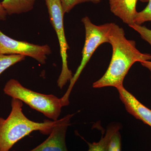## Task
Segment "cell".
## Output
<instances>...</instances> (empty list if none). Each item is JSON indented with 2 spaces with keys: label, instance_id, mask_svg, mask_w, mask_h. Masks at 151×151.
Masks as SVG:
<instances>
[{
  "label": "cell",
  "instance_id": "obj_2",
  "mask_svg": "<svg viewBox=\"0 0 151 151\" xmlns=\"http://www.w3.org/2000/svg\"><path fill=\"white\" fill-rule=\"evenodd\" d=\"M12 111L6 119L0 117V151H9L14 145L34 131L49 135L58 120L38 123L28 119L22 112V102L12 98Z\"/></svg>",
  "mask_w": 151,
  "mask_h": 151
},
{
  "label": "cell",
  "instance_id": "obj_8",
  "mask_svg": "<svg viewBox=\"0 0 151 151\" xmlns=\"http://www.w3.org/2000/svg\"><path fill=\"white\" fill-rule=\"evenodd\" d=\"M121 100L128 113L151 127V110L141 103L124 86L117 88Z\"/></svg>",
  "mask_w": 151,
  "mask_h": 151
},
{
  "label": "cell",
  "instance_id": "obj_9",
  "mask_svg": "<svg viewBox=\"0 0 151 151\" xmlns=\"http://www.w3.org/2000/svg\"><path fill=\"white\" fill-rule=\"evenodd\" d=\"M110 10L116 16L128 25L134 24L138 12L136 5L138 0H109Z\"/></svg>",
  "mask_w": 151,
  "mask_h": 151
},
{
  "label": "cell",
  "instance_id": "obj_18",
  "mask_svg": "<svg viewBox=\"0 0 151 151\" xmlns=\"http://www.w3.org/2000/svg\"><path fill=\"white\" fill-rule=\"evenodd\" d=\"M141 65L144 66V67L148 69L151 72V61H145L140 63Z\"/></svg>",
  "mask_w": 151,
  "mask_h": 151
},
{
  "label": "cell",
  "instance_id": "obj_19",
  "mask_svg": "<svg viewBox=\"0 0 151 151\" xmlns=\"http://www.w3.org/2000/svg\"><path fill=\"white\" fill-rule=\"evenodd\" d=\"M140 1L142 2L145 3V2H147L149 1V0H139Z\"/></svg>",
  "mask_w": 151,
  "mask_h": 151
},
{
  "label": "cell",
  "instance_id": "obj_1",
  "mask_svg": "<svg viewBox=\"0 0 151 151\" xmlns=\"http://www.w3.org/2000/svg\"><path fill=\"white\" fill-rule=\"evenodd\" d=\"M109 39L113 48L111 62L104 75L93 83L94 88L124 86V78L135 63L151 60V54L139 51L136 42L127 39L123 28L114 23H112Z\"/></svg>",
  "mask_w": 151,
  "mask_h": 151
},
{
  "label": "cell",
  "instance_id": "obj_10",
  "mask_svg": "<svg viewBox=\"0 0 151 151\" xmlns=\"http://www.w3.org/2000/svg\"><path fill=\"white\" fill-rule=\"evenodd\" d=\"M36 0H3L1 2L9 15L27 13L33 9Z\"/></svg>",
  "mask_w": 151,
  "mask_h": 151
},
{
  "label": "cell",
  "instance_id": "obj_7",
  "mask_svg": "<svg viewBox=\"0 0 151 151\" xmlns=\"http://www.w3.org/2000/svg\"><path fill=\"white\" fill-rule=\"evenodd\" d=\"M74 114H68L58 120L48 137L29 151H68L65 144V135Z\"/></svg>",
  "mask_w": 151,
  "mask_h": 151
},
{
  "label": "cell",
  "instance_id": "obj_5",
  "mask_svg": "<svg viewBox=\"0 0 151 151\" xmlns=\"http://www.w3.org/2000/svg\"><path fill=\"white\" fill-rule=\"evenodd\" d=\"M50 20L56 32L59 42L60 56L62 59V69L57 81L58 86L62 89L73 77L72 71L68 65L67 51L70 49L65 38L64 31V11L60 0H45Z\"/></svg>",
  "mask_w": 151,
  "mask_h": 151
},
{
  "label": "cell",
  "instance_id": "obj_3",
  "mask_svg": "<svg viewBox=\"0 0 151 151\" xmlns=\"http://www.w3.org/2000/svg\"><path fill=\"white\" fill-rule=\"evenodd\" d=\"M5 94L27 104L53 121L58 120L61 112L60 98L53 94L35 92L22 86L17 80L11 79L4 87Z\"/></svg>",
  "mask_w": 151,
  "mask_h": 151
},
{
  "label": "cell",
  "instance_id": "obj_6",
  "mask_svg": "<svg viewBox=\"0 0 151 151\" xmlns=\"http://www.w3.org/2000/svg\"><path fill=\"white\" fill-rule=\"evenodd\" d=\"M51 53V48L47 45H40L16 40L6 35L0 30V54L29 56L44 64L47 56Z\"/></svg>",
  "mask_w": 151,
  "mask_h": 151
},
{
  "label": "cell",
  "instance_id": "obj_16",
  "mask_svg": "<svg viewBox=\"0 0 151 151\" xmlns=\"http://www.w3.org/2000/svg\"><path fill=\"white\" fill-rule=\"evenodd\" d=\"M107 151H122L121 136L119 131L111 137L108 143Z\"/></svg>",
  "mask_w": 151,
  "mask_h": 151
},
{
  "label": "cell",
  "instance_id": "obj_14",
  "mask_svg": "<svg viewBox=\"0 0 151 151\" xmlns=\"http://www.w3.org/2000/svg\"><path fill=\"white\" fill-rule=\"evenodd\" d=\"M64 13H68L77 5L85 2L97 4L102 0H60Z\"/></svg>",
  "mask_w": 151,
  "mask_h": 151
},
{
  "label": "cell",
  "instance_id": "obj_13",
  "mask_svg": "<svg viewBox=\"0 0 151 151\" xmlns=\"http://www.w3.org/2000/svg\"><path fill=\"white\" fill-rule=\"evenodd\" d=\"M148 4L142 11L138 12L135 17L134 23L141 25L147 22L151 21V0H149Z\"/></svg>",
  "mask_w": 151,
  "mask_h": 151
},
{
  "label": "cell",
  "instance_id": "obj_15",
  "mask_svg": "<svg viewBox=\"0 0 151 151\" xmlns=\"http://www.w3.org/2000/svg\"><path fill=\"white\" fill-rule=\"evenodd\" d=\"M129 27L139 33L141 37L148 42L151 46V29H149L145 26L135 23L132 25L129 26Z\"/></svg>",
  "mask_w": 151,
  "mask_h": 151
},
{
  "label": "cell",
  "instance_id": "obj_11",
  "mask_svg": "<svg viewBox=\"0 0 151 151\" xmlns=\"http://www.w3.org/2000/svg\"><path fill=\"white\" fill-rule=\"evenodd\" d=\"M121 129L119 124H112L107 129L106 134L104 137H102L101 140L97 142H87L89 145L88 151H107L108 143L111 137L116 132Z\"/></svg>",
  "mask_w": 151,
  "mask_h": 151
},
{
  "label": "cell",
  "instance_id": "obj_17",
  "mask_svg": "<svg viewBox=\"0 0 151 151\" xmlns=\"http://www.w3.org/2000/svg\"><path fill=\"white\" fill-rule=\"evenodd\" d=\"M7 15V14L0 3V20H5Z\"/></svg>",
  "mask_w": 151,
  "mask_h": 151
},
{
  "label": "cell",
  "instance_id": "obj_20",
  "mask_svg": "<svg viewBox=\"0 0 151 151\" xmlns=\"http://www.w3.org/2000/svg\"></svg>",
  "mask_w": 151,
  "mask_h": 151
},
{
  "label": "cell",
  "instance_id": "obj_12",
  "mask_svg": "<svg viewBox=\"0 0 151 151\" xmlns=\"http://www.w3.org/2000/svg\"><path fill=\"white\" fill-rule=\"evenodd\" d=\"M25 57L20 55L0 54V75L12 65L24 60Z\"/></svg>",
  "mask_w": 151,
  "mask_h": 151
},
{
  "label": "cell",
  "instance_id": "obj_4",
  "mask_svg": "<svg viewBox=\"0 0 151 151\" xmlns=\"http://www.w3.org/2000/svg\"><path fill=\"white\" fill-rule=\"evenodd\" d=\"M81 22L85 29V41L82 51V59L80 65L70 80L67 91L63 97L60 98L62 107L69 104V97L72 88L94 52L101 45L106 42L110 43L109 35L112 23L96 25L92 23L88 17L82 18Z\"/></svg>",
  "mask_w": 151,
  "mask_h": 151
}]
</instances>
